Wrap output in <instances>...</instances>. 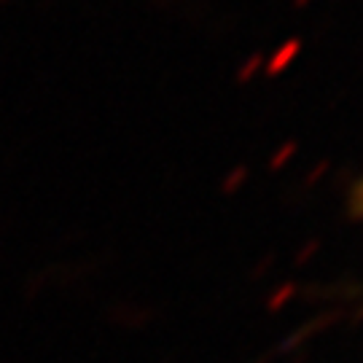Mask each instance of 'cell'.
I'll use <instances>...</instances> for the list:
<instances>
[{
  "mask_svg": "<svg viewBox=\"0 0 363 363\" xmlns=\"http://www.w3.org/2000/svg\"><path fill=\"white\" fill-rule=\"evenodd\" d=\"M355 199H358V210L363 213V183H361V189H358V196H355Z\"/></svg>",
  "mask_w": 363,
  "mask_h": 363,
  "instance_id": "1",
  "label": "cell"
}]
</instances>
